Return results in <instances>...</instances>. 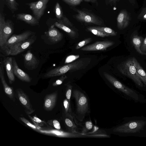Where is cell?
<instances>
[{"label": "cell", "mask_w": 146, "mask_h": 146, "mask_svg": "<svg viewBox=\"0 0 146 146\" xmlns=\"http://www.w3.org/2000/svg\"><path fill=\"white\" fill-rule=\"evenodd\" d=\"M35 34V33L33 32L27 31L19 35H13L9 38L1 49L5 53L11 46L26 40Z\"/></svg>", "instance_id": "obj_8"}, {"label": "cell", "mask_w": 146, "mask_h": 146, "mask_svg": "<svg viewBox=\"0 0 146 146\" xmlns=\"http://www.w3.org/2000/svg\"><path fill=\"white\" fill-rule=\"evenodd\" d=\"M57 21L68 27H72V24L69 20L65 16H64L62 19L61 20H58L57 19Z\"/></svg>", "instance_id": "obj_34"}, {"label": "cell", "mask_w": 146, "mask_h": 146, "mask_svg": "<svg viewBox=\"0 0 146 146\" xmlns=\"http://www.w3.org/2000/svg\"><path fill=\"white\" fill-rule=\"evenodd\" d=\"M87 29L88 31L92 33L94 35L98 36L104 37L109 36V35L101 31L93 28L92 27H88L87 28Z\"/></svg>", "instance_id": "obj_26"}, {"label": "cell", "mask_w": 146, "mask_h": 146, "mask_svg": "<svg viewBox=\"0 0 146 146\" xmlns=\"http://www.w3.org/2000/svg\"><path fill=\"white\" fill-rule=\"evenodd\" d=\"M66 32L72 38H74L76 36V32L68 26L57 21L52 25Z\"/></svg>", "instance_id": "obj_23"}, {"label": "cell", "mask_w": 146, "mask_h": 146, "mask_svg": "<svg viewBox=\"0 0 146 146\" xmlns=\"http://www.w3.org/2000/svg\"><path fill=\"white\" fill-rule=\"evenodd\" d=\"M14 31L13 23L11 21H6L3 13H0V47L2 48L9 38Z\"/></svg>", "instance_id": "obj_3"}, {"label": "cell", "mask_w": 146, "mask_h": 146, "mask_svg": "<svg viewBox=\"0 0 146 146\" xmlns=\"http://www.w3.org/2000/svg\"><path fill=\"white\" fill-rule=\"evenodd\" d=\"M18 98L25 109L26 113L28 115L33 113L35 110L27 95L21 89H17L16 91Z\"/></svg>", "instance_id": "obj_12"}, {"label": "cell", "mask_w": 146, "mask_h": 146, "mask_svg": "<svg viewBox=\"0 0 146 146\" xmlns=\"http://www.w3.org/2000/svg\"><path fill=\"white\" fill-rule=\"evenodd\" d=\"M53 25H52L48 31L46 32L48 39L52 42L54 43L58 42L63 38L62 34Z\"/></svg>", "instance_id": "obj_18"}, {"label": "cell", "mask_w": 146, "mask_h": 146, "mask_svg": "<svg viewBox=\"0 0 146 146\" xmlns=\"http://www.w3.org/2000/svg\"><path fill=\"white\" fill-rule=\"evenodd\" d=\"M25 67L28 70H33L36 69L39 64V61L35 56L28 50L23 55Z\"/></svg>", "instance_id": "obj_13"}, {"label": "cell", "mask_w": 146, "mask_h": 146, "mask_svg": "<svg viewBox=\"0 0 146 146\" xmlns=\"http://www.w3.org/2000/svg\"><path fill=\"white\" fill-rule=\"evenodd\" d=\"M110 1V2H115L117 0H109Z\"/></svg>", "instance_id": "obj_44"}, {"label": "cell", "mask_w": 146, "mask_h": 146, "mask_svg": "<svg viewBox=\"0 0 146 146\" xmlns=\"http://www.w3.org/2000/svg\"><path fill=\"white\" fill-rule=\"evenodd\" d=\"M92 40L91 38H87L79 42L75 47L76 50L79 49L84 47V46L90 43Z\"/></svg>", "instance_id": "obj_29"}, {"label": "cell", "mask_w": 146, "mask_h": 146, "mask_svg": "<svg viewBox=\"0 0 146 146\" xmlns=\"http://www.w3.org/2000/svg\"><path fill=\"white\" fill-rule=\"evenodd\" d=\"M86 128L88 130L91 129L93 127L92 123L89 121H87L85 123Z\"/></svg>", "instance_id": "obj_41"}, {"label": "cell", "mask_w": 146, "mask_h": 146, "mask_svg": "<svg viewBox=\"0 0 146 146\" xmlns=\"http://www.w3.org/2000/svg\"><path fill=\"white\" fill-rule=\"evenodd\" d=\"M17 19L25 22L28 24L33 26L39 25V22L35 17L27 13H20L16 15Z\"/></svg>", "instance_id": "obj_20"}, {"label": "cell", "mask_w": 146, "mask_h": 146, "mask_svg": "<svg viewBox=\"0 0 146 146\" xmlns=\"http://www.w3.org/2000/svg\"><path fill=\"white\" fill-rule=\"evenodd\" d=\"M67 86V90L66 92V99L70 102L71 95L72 86L70 84H68Z\"/></svg>", "instance_id": "obj_38"}, {"label": "cell", "mask_w": 146, "mask_h": 146, "mask_svg": "<svg viewBox=\"0 0 146 146\" xmlns=\"http://www.w3.org/2000/svg\"><path fill=\"white\" fill-rule=\"evenodd\" d=\"M63 1L68 4L75 6L79 5L82 1V0H62Z\"/></svg>", "instance_id": "obj_35"}, {"label": "cell", "mask_w": 146, "mask_h": 146, "mask_svg": "<svg viewBox=\"0 0 146 146\" xmlns=\"http://www.w3.org/2000/svg\"><path fill=\"white\" fill-rule=\"evenodd\" d=\"M92 27L104 33L109 36H115L117 35L116 32L109 27Z\"/></svg>", "instance_id": "obj_25"}, {"label": "cell", "mask_w": 146, "mask_h": 146, "mask_svg": "<svg viewBox=\"0 0 146 146\" xmlns=\"http://www.w3.org/2000/svg\"><path fill=\"white\" fill-rule=\"evenodd\" d=\"M48 123L50 125L53 126L54 128L58 130H60L61 128L59 122L56 119L50 120L47 121Z\"/></svg>", "instance_id": "obj_32"}, {"label": "cell", "mask_w": 146, "mask_h": 146, "mask_svg": "<svg viewBox=\"0 0 146 146\" xmlns=\"http://www.w3.org/2000/svg\"><path fill=\"white\" fill-rule=\"evenodd\" d=\"M36 39L35 34L32 35L28 38L11 46L5 53L7 55L12 56L19 54L29 47Z\"/></svg>", "instance_id": "obj_5"}, {"label": "cell", "mask_w": 146, "mask_h": 146, "mask_svg": "<svg viewBox=\"0 0 146 146\" xmlns=\"http://www.w3.org/2000/svg\"><path fill=\"white\" fill-rule=\"evenodd\" d=\"M80 57L79 55H71L67 57L65 60V63L68 64L74 62Z\"/></svg>", "instance_id": "obj_31"}, {"label": "cell", "mask_w": 146, "mask_h": 146, "mask_svg": "<svg viewBox=\"0 0 146 146\" xmlns=\"http://www.w3.org/2000/svg\"><path fill=\"white\" fill-rule=\"evenodd\" d=\"M134 66L136 68L137 73L142 82L146 85V73L135 58H132Z\"/></svg>", "instance_id": "obj_22"}, {"label": "cell", "mask_w": 146, "mask_h": 146, "mask_svg": "<svg viewBox=\"0 0 146 146\" xmlns=\"http://www.w3.org/2000/svg\"><path fill=\"white\" fill-rule=\"evenodd\" d=\"M103 75L106 78L115 88L135 100L139 98L137 94L134 91L126 86L110 74L104 72Z\"/></svg>", "instance_id": "obj_6"}, {"label": "cell", "mask_w": 146, "mask_h": 146, "mask_svg": "<svg viewBox=\"0 0 146 146\" xmlns=\"http://www.w3.org/2000/svg\"><path fill=\"white\" fill-rule=\"evenodd\" d=\"M85 1L88 2H95L96 0H83Z\"/></svg>", "instance_id": "obj_42"}, {"label": "cell", "mask_w": 146, "mask_h": 146, "mask_svg": "<svg viewBox=\"0 0 146 146\" xmlns=\"http://www.w3.org/2000/svg\"><path fill=\"white\" fill-rule=\"evenodd\" d=\"M78 14L75 18L78 20L86 23H92L97 25L102 24V21L94 15L89 12L77 10Z\"/></svg>", "instance_id": "obj_10"}, {"label": "cell", "mask_w": 146, "mask_h": 146, "mask_svg": "<svg viewBox=\"0 0 146 146\" xmlns=\"http://www.w3.org/2000/svg\"><path fill=\"white\" fill-rule=\"evenodd\" d=\"M73 96L76 104L77 111L81 114H84L88 108V101L86 96L80 91L75 90L73 91Z\"/></svg>", "instance_id": "obj_7"}, {"label": "cell", "mask_w": 146, "mask_h": 146, "mask_svg": "<svg viewBox=\"0 0 146 146\" xmlns=\"http://www.w3.org/2000/svg\"><path fill=\"white\" fill-rule=\"evenodd\" d=\"M2 2L6 5L12 13L18 9L19 4L16 0H2Z\"/></svg>", "instance_id": "obj_24"}, {"label": "cell", "mask_w": 146, "mask_h": 146, "mask_svg": "<svg viewBox=\"0 0 146 146\" xmlns=\"http://www.w3.org/2000/svg\"><path fill=\"white\" fill-rule=\"evenodd\" d=\"M144 39L143 37L136 34H133L131 38L132 42L136 51L141 54L146 55V53L142 52L140 49Z\"/></svg>", "instance_id": "obj_21"}, {"label": "cell", "mask_w": 146, "mask_h": 146, "mask_svg": "<svg viewBox=\"0 0 146 146\" xmlns=\"http://www.w3.org/2000/svg\"><path fill=\"white\" fill-rule=\"evenodd\" d=\"M57 92L46 95L44 99V107L46 111L51 110L54 107L57 98Z\"/></svg>", "instance_id": "obj_19"}, {"label": "cell", "mask_w": 146, "mask_h": 146, "mask_svg": "<svg viewBox=\"0 0 146 146\" xmlns=\"http://www.w3.org/2000/svg\"><path fill=\"white\" fill-rule=\"evenodd\" d=\"M117 68L122 74L131 79L139 86L143 87L142 81L134 65L132 58L122 62L118 65Z\"/></svg>", "instance_id": "obj_2"}, {"label": "cell", "mask_w": 146, "mask_h": 146, "mask_svg": "<svg viewBox=\"0 0 146 146\" xmlns=\"http://www.w3.org/2000/svg\"><path fill=\"white\" fill-rule=\"evenodd\" d=\"M146 124V121L143 120L132 121L115 128L113 131L122 133H134L139 132Z\"/></svg>", "instance_id": "obj_4"}, {"label": "cell", "mask_w": 146, "mask_h": 146, "mask_svg": "<svg viewBox=\"0 0 146 146\" xmlns=\"http://www.w3.org/2000/svg\"><path fill=\"white\" fill-rule=\"evenodd\" d=\"M137 19L146 20V7L143 8L138 16Z\"/></svg>", "instance_id": "obj_36"}, {"label": "cell", "mask_w": 146, "mask_h": 146, "mask_svg": "<svg viewBox=\"0 0 146 146\" xmlns=\"http://www.w3.org/2000/svg\"><path fill=\"white\" fill-rule=\"evenodd\" d=\"M3 62L9 82L12 84L15 81V75L13 72L12 57H7L3 58Z\"/></svg>", "instance_id": "obj_16"}, {"label": "cell", "mask_w": 146, "mask_h": 146, "mask_svg": "<svg viewBox=\"0 0 146 146\" xmlns=\"http://www.w3.org/2000/svg\"><path fill=\"white\" fill-rule=\"evenodd\" d=\"M4 65L3 60H1L0 62V78L4 92L10 99L15 102V98L13 89L7 84L4 76Z\"/></svg>", "instance_id": "obj_14"}, {"label": "cell", "mask_w": 146, "mask_h": 146, "mask_svg": "<svg viewBox=\"0 0 146 146\" xmlns=\"http://www.w3.org/2000/svg\"><path fill=\"white\" fill-rule=\"evenodd\" d=\"M19 119L21 121L24 122L27 125L33 129L37 131H39L37 127L35 125L31 123L28 120L24 117H20Z\"/></svg>", "instance_id": "obj_30"}, {"label": "cell", "mask_w": 146, "mask_h": 146, "mask_svg": "<svg viewBox=\"0 0 146 146\" xmlns=\"http://www.w3.org/2000/svg\"><path fill=\"white\" fill-rule=\"evenodd\" d=\"M49 0H39L26 4L29 6L35 17L39 20L43 15Z\"/></svg>", "instance_id": "obj_9"}, {"label": "cell", "mask_w": 146, "mask_h": 146, "mask_svg": "<svg viewBox=\"0 0 146 146\" xmlns=\"http://www.w3.org/2000/svg\"><path fill=\"white\" fill-rule=\"evenodd\" d=\"M91 59L82 58L68 63L52 69L44 75L45 78H50L64 74L67 72H73L85 68L90 63Z\"/></svg>", "instance_id": "obj_1"}, {"label": "cell", "mask_w": 146, "mask_h": 146, "mask_svg": "<svg viewBox=\"0 0 146 146\" xmlns=\"http://www.w3.org/2000/svg\"><path fill=\"white\" fill-rule=\"evenodd\" d=\"M114 43V42L110 40L97 41L82 47L80 50L84 51L106 50L107 48L113 45Z\"/></svg>", "instance_id": "obj_11"}, {"label": "cell", "mask_w": 146, "mask_h": 146, "mask_svg": "<svg viewBox=\"0 0 146 146\" xmlns=\"http://www.w3.org/2000/svg\"><path fill=\"white\" fill-rule=\"evenodd\" d=\"M131 20L130 16L125 10H122L118 14L117 18V25L120 29H124L128 25Z\"/></svg>", "instance_id": "obj_15"}, {"label": "cell", "mask_w": 146, "mask_h": 146, "mask_svg": "<svg viewBox=\"0 0 146 146\" xmlns=\"http://www.w3.org/2000/svg\"><path fill=\"white\" fill-rule=\"evenodd\" d=\"M65 122L66 124L68 127H74L72 121L68 118H66L65 120Z\"/></svg>", "instance_id": "obj_40"}, {"label": "cell", "mask_w": 146, "mask_h": 146, "mask_svg": "<svg viewBox=\"0 0 146 146\" xmlns=\"http://www.w3.org/2000/svg\"><path fill=\"white\" fill-rule=\"evenodd\" d=\"M67 78V76L65 75L62 76L59 78L54 82L52 85L53 86H58L62 84L64 81Z\"/></svg>", "instance_id": "obj_33"}, {"label": "cell", "mask_w": 146, "mask_h": 146, "mask_svg": "<svg viewBox=\"0 0 146 146\" xmlns=\"http://www.w3.org/2000/svg\"><path fill=\"white\" fill-rule=\"evenodd\" d=\"M13 72L15 75L22 81L30 82L31 78L28 74L20 68L14 58L12 57Z\"/></svg>", "instance_id": "obj_17"}, {"label": "cell", "mask_w": 146, "mask_h": 146, "mask_svg": "<svg viewBox=\"0 0 146 146\" xmlns=\"http://www.w3.org/2000/svg\"><path fill=\"white\" fill-rule=\"evenodd\" d=\"M55 13L56 18L58 19H62L64 16L62 11L59 3L57 2L55 7Z\"/></svg>", "instance_id": "obj_27"}, {"label": "cell", "mask_w": 146, "mask_h": 146, "mask_svg": "<svg viewBox=\"0 0 146 146\" xmlns=\"http://www.w3.org/2000/svg\"><path fill=\"white\" fill-rule=\"evenodd\" d=\"M140 49L142 52L146 53V37L144 39L141 46Z\"/></svg>", "instance_id": "obj_39"}, {"label": "cell", "mask_w": 146, "mask_h": 146, "mask_svg": "<svg viewBox=\"0 0 146 146\" xmlns=\"http://www.w3.org/2000/svg\"><path fill=\"white\" fill-rule=\"evenodd\" d=\"M70 102H69L67 99H64L63 101V106L65 113L66 114L68 113L70 111Z\"/></svg>", "instance_id": "obj_37"}, {"label": "cell", "mask_w": 146, "mask_h": 146, "mask_svg": "<svg viewBox=\"0 0 146 146\" xmlns=\"http://www.w3.org/2000/svg\"><path fill=\"white\" fill-rule=\"evenodd\" d=\"M129 2L131 3H133L135 2V0H129Z\"/></svg>", "instance_id": "obj_43"}, {"label": "cell", "mask_w": 146, "mask_h": 146, "mask_svg": "<svg viewBox=\"0 0 146 146\" xmlns=\"http://www.w3.org/2000/svg\"><path fill=\"white\" fill-rule=\"evenodd\" d=\"M28 117L34 123L35 125L37 127L39 130H40L41 128L40 126L44 125V121L41 120L36 116H34L32 117L29 115Z\"/></svg>", "instance_id": "obj_28"}]
</instances>
